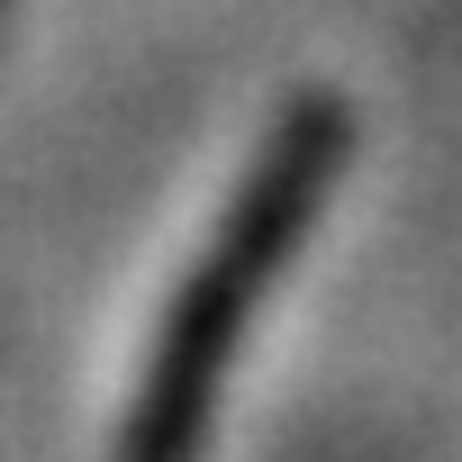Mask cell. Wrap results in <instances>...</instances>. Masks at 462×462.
Returning a JSON list of instances; mask_svg holds the SVG:
<instances>
[{
  "instance_id": "obj_1",
  "label": "cell",
  "mask_w": 462,
  "mask_h": 462,
  "mask_svg": "<svg viewBox=\"0 0 462 462\" xmlns=\"http://www.w3.org/2000/svg\"><path fill=\"white\" fill-rule=\"evenodd\" d=\"M336 154H345V118H336V109H300V118L282 127V145L263 154V172H254L236 226H226L217 263H208L199 291H190V318H181V336H172V363H163V381H154V435H163V444L190 426V408H199V390H208V363L226 354V336H236L254 282L282 263V245L309 226V208H318Z\"/></svg>"
}]
</instances>
